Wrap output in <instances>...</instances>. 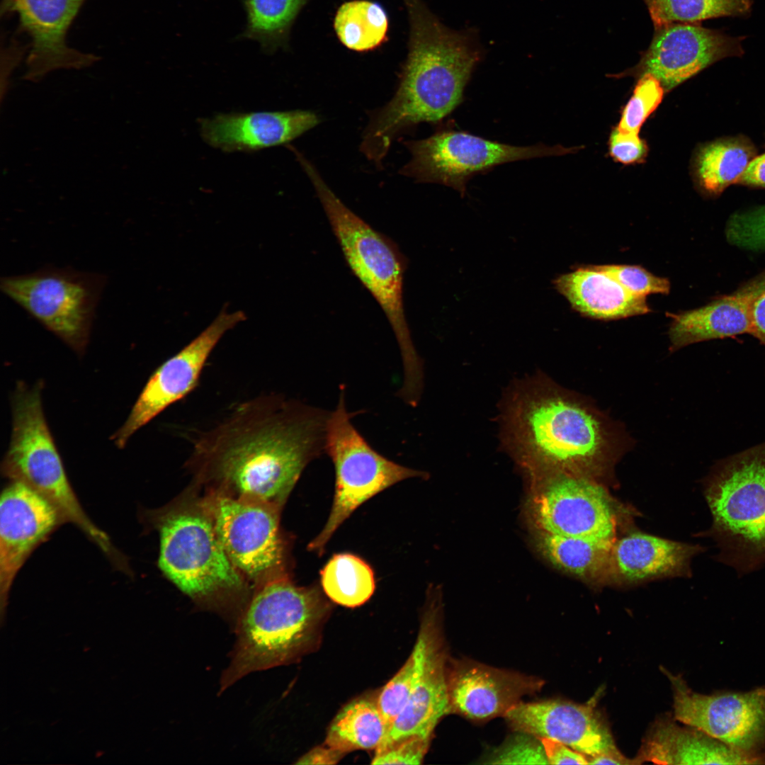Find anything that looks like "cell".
I'll return each mask as SVG.
<instances>
[{
    "mask_svg": "<svg viewBox=\"0 0 765 765\" xmlns=\"http://www.w3.org/2000/svg\"><path fill=\"white\" fill-rule=\"evenodd\" d=\"M329 414L283 397L254 399L198 438L190 465L215 489L280 509L306 465L325 452Z\"/></svg>",
    "mask_w": 765,
    "mask_h": 765,
    "instance_id": "obj_1",
    "label": "cell"
},
{
    "mask_svg": "<svg viewBox=\"0 0 765 765\" xmlns=\"http://www.w3.org/2000/svg\"><path fill=\"white\" fill-rule=\"evenodd\" d=\"M409 14V52L393 98L370 114L360 146L380 166L400 132L436 123L463 101L465 88L482 57L470 34L442 23L421 0H404Z\"/></svg>",
    "mask_w": 765,
    "mask_h": 765,
    "instance_id": "obj_2",
    "label": "cell"
},
{
    "mask_svg": "<svg viewBox=\"0 0 765 765\" xmlns=\"http://www.w3.org/2000/svg\"><path fill=\"white\" fill-rule=\"evenodd\" d=\"M513 391L504 436L515 459L530 473L563 471L596 480L606 466L607 440L594 414L542 379Z\"/></svg>",
    "mask_w": 765,
    "mask_h": 765,
    "instance_id": "obj_3",
    "label": "cell"
},
{
    "mask_svg": "<svg viewBox=\"0 0 765 765\" xmlns=\"http://www.w3.org/2000/svg\"><path fill=\"white\" fill-rule=\"evenodd\" d=\"M329 608L318 589L298 586L285 576L259 585L234 630L219 693L249 674L293 663L311 652Z\"/></svg>",
    "mask_w": 765,
    "mask_h": 765,
    "instance_id": "obj_4",
    "label": "cell"
},
{
    "mask_svg": "<svg viewBox=\"0 0 765 765\" xmlns=\"http://www.w3.org/2000/svg\"><path fill=\"white\" fill-rule=\"evenodd\" d=\"M159 536V567L203 608L225 617L234 630L249 599L245 579L225 552L202 500L147 512Z\"/></svg>",
    "mask_w": 765,
    "mask_h": 765,
    "instance_id": "obj_5",
    "label": "cell"
},
{
    "mask_svg": "<svg viewBox=\"0 0 765 765\" xmlns=\"http://www.w3.org/2000/svg\"><path fill=\"white\" fill-rule=\"evenodd\" d=\"M300 165L312 182L351 271L385 312L396 337L404 368L402 389L422 388L421 358L412 343L404 309L405 261L397 246L347 208L306 158Z\"/></svg>",
    "mask_w": 765,
    "mask_h": 765,
    "instance_id": "obj_6",
    "label": "cell"
},
{
    "mask_svg": "<svg viewBox=\"0 0 765 765\" xmlns=\"http://www.w3.org/2000/svg\"><path fill=\"white\" fill-rule=\"evenodd\" d=\"M704 495L712 516L706 533L718 560L741 575L765 566V444L720 464Z\"/></svg>",
    "mask_w": 765,
    "mask_h": 765,
    "instance_id": "obj_7",
    "label": "cell"
},
{
    "mask_svg": "<svg viewBox=\"0 0 765 765\" xmlns=\"http://www.w3.org/2000/svg\"><path fill=\"white\" fill-rule=\"evenodd\" d=\"M42 382L16 386L12 397V432L1 465L2 475L19 482L42 497L94 543L105 532L89 518L71 484L50 431L42 405Z\"/></svg>",
    "mask_w": 765,
    "mask_h": 765,
    "instance_id": "obj_8",
    "label": "cell"
},
{
    "mask_svg": "<svg viewBox=\"0 0 765 765\" xmlns=\"http://www.w3.org/2000/svg\"><path fill=\"white\" fill-rule=\"evenodd\" d=\"M343 391L327 421L324 449L334 467L335 486L328 519L309 545L319 554L342 523L367 500L406 479L426 477L424 472L396 463L368 443L351 423Z\"/></svg>",
    "mask_w": 765,
    "mask_h": 765,
    "instance_id": "obj_9",
    "label": "cell"
},
{
    "mask_svg": "<svg viewBox=\"0 0 765 765\" xmlns=\"http://www.w3.org/2000/svg\"><path fill=\"white\" fill-rule=\"evenodd\" d=\"M101 273L44 266L2 277L1 292L68 346L81 354L106 283Z\"/></svg>",
    "mask_w": 765,
    "mask_h": 765,
    "instance_id": "obj_10",
    "label": "cell"
},
{
    "mask_svg": "<svg viewBox=\"0 0 765 765\" xmlns=\"http://www.w3.org/2000/svg\"><path fill=\"white\" fill-rule=\"evenodd\" d=\"M530 474L528 511L537 531L615 542L623 509L599 482L563 471Z\"/></svg>",
    "mask_w": 765,
    "mask_h": 765,
    "instance_id": "obj_11",
    "label": "cell"
},
{
    "mask_svg": "<svg viewBox=\"0 0 765 765\" xmlns=\"http://www.w3.org/2000/svg\"><path fill=\"white\" fill-rule=\"evenodd\" d=\"M202 502L225 552L245 580L260 585L284 576L280 509L215 489Z\"/></svg>",
    "mask_w": 765,
    "mask_h": 765,
    "instance_id": "obj_12",
    "label": "cell"
},
{
    "mask_svg": "<svg viewBox=\"0 0 765 765\" xmlns=\"http://www.w3.org/2000/svg\"><path fill=\"white\" fill-rule=\"evenodd\" d=\"M412 158L400 171L416 181L450 187L463 197L475 175L515 161L562 153V148L543 144L513 146L456 130L441 129L420 140L404 142Z\"/></svg>",
    "mask_w": 765,
    "mask_h": 765,
    "instance_id": "obj_13",
    "label": "cell"
},
{
    "mask_svg": "<svg viewBox=\"0 0 765 765\" xmlns=\"http://www.w3.org/2000/svg\"><path fill=\"white\" fill-rule=\"evenodd\" d=\"M667 674L676 720L744 753L765 752L764 686L703 694L690 688L681 676Z\"/></svg>",
    "mask_w": 765,
    "mask_h": 765,
    "instance_id": "obj_14",
    "label": "cell"
},
{
    "mask_svg": "<svg viewBox=\"0 0 765 765\" xmlns=\"http://www.w3.org/2000/svg\"><path fill=\"white\" fill-rule=\"evenodd\" d=\"M242 311L222 310L215 319L181 350L151 375L124 424L112 439L119 448L162 411L188 395L198 385L203 367L220 339L246 319Z\"/></svg>",
    "mask_w": 765,
    "mask_h": 765,
    "instance_id": "obj_15",
    "label": "cell"
},
{
    "mask_svg": "<svg viewBox=\"0 0 765 765\" xmlns=\"http://www.w3.org/2000/svg\"><path fill=\"white\" fill-rule=\"evenodd\" d=\"M742 40V37H732L700 23L656 26L633 74H650L670 90L718 60L741 55Z\"/></svg>",
    "mask_w": 765,
    "mask_h": 765,
    "instance_id": "obj_16",
    "label": "cell"
},
{
    "mask_svg": "<svg viewBox=\"0 0 765 765\" xmlns=\"http://www.w3.org/2000/svg\"><path fill=\"white\" fill-rule=\"evenodd\" d=\"M85 0H4L2 12L17 16L21 30L30 39L23 79L40 82L58 69L89 67L98 57L67 43L71 25Z\"/></svg>",
    "mask_w": 765,
    "mask_h": 765,
    "instance_id": "obj_17",
    "label": "cell"
},
{
    "mask_svg": "<svg viewBox=\"0 0 765 765\" xmlns=\"http://www.w3.org/2000/svg\"><path fill=\"white\" fill-rule=\"evenodd\" d=\"M62 521L42 497L16 481L3 489L0 501V601L6 608L13 582L31 553Z\"/></svg>",
    "mask_w": 765,
    "mask_h": 765,
    "instance_id": "obj_18",
    "label": "cell"
},
{
    "mask_svg": "<svg viewBox=\"0 0 765 765\" xmlns=\"http://www.w3.org/2000/svg\"><path fill=\"white\" fill-rule=\"evenodd\" d=\"M504 717L516 732L557 740L586 756L621 754L608 726L590 704L560 699L521 701Z\"/></svg>",
    "mask_w": 765,
    "mask_h": 765,
    "instance_id": "obj_19",
    "label": "cell"
},
{
    "mask_svg": "<svg viewBox=\"0 0 765 765\" xmlns=\"http://www.w3.org/2000/svg\"><path fill=\"white\" fill-rule=\"evenodd\" d=\"M544 682L534 676L500 669L469 659L448 663L450 714L474 721L503 716Z\"/></svg>",
    "mask_w": 765,
    "mask_h": 765,
    "instance_id": "obj_20",
    "label": "cell"
},
{
    "mask_svg": "<svg viewBox=\"0 0 765 765\" xmlns=\"http://www.w3.org/2000/svg\"><path fill=\"white\" fill-rule=\"evenodd\" d=\"M319 123L310 110L215 114L199 120L203 141L225 152H254L284 144Z\"/></svg>",
    "mask_w": 765,
    "mask_h": 765,
    "instance_id": "obj_21",
    "label": "cell"
},
{
    "mask_svg": "<svg viewBox=\"0 0 765 765\" xmlns=\"http://www.w3.org/2000/svg\"><path fill=\"white\" fill-rule=\"evenodd\" d=\"M703 550L641 532L617 538L611 555V584L630 586L653 579L687 577L692 559Z\"/></svg>",
    "mask_w": 765,
    "mask_h": 765,
    "instance_id": "obj_22",
    "label": "cell"
},
{
    "mask_svg": "<svg viewBox=\"0 0 765 765\" xmlns=\"http://www.w3.org/2000/svg\"><path fill=\"white\" fill-rule=\"evenodd\" d=\"M765 290V271L735 293L711 302L672 315V346L752 334V310L755 299Z\"/></svg>",
    "mask_w": 765,
    "mask_h": 765,
    "instance_id": "obj_23",
    "label": "cell"
},
{
    "mask_svg": "<svg viewBox=\"0 0 765 765\" xmlns=\"http://www.w3.org/2000/svg\"><path fill=\"white\" fill-rule=\"evenodd\" d=\"M669 720L657 722L635 758L638 764H765V753L751 754L691 726Z\"/></svg>",
    "mask_w": 765,
    "mask_h": 765,
    "instance_id": "obj_24",
    "label": "cell"
},
{
    "mask_svg": "<svg viewBox=\"0 0 765 765\" xmlns=\"http://www.w3.org/2000/svg\"><path fill=\"white\" fill-rule=\"evenodd\" d=\"M448 660L441 630L434 641L421 678L379 747L412 736L431 738L441 719L450 714Z\"/></svg>",
    "mask_w": 765,
    "mask_h": 765,
    "instance_id": "obj_25",
    "label": "cell"
},
{
    "mask_svg": "<svg viewBox=\"0 0 765 765\" xmlns=\"http://www.w3.org/2000/svg\"><path fill=\"white\" fill-rule=\"evenodd\" d=\"M553 284L572 307L586 317L608 320L650 311L646 297L630 293L596 266L580 267L562 274Z\"/></svg>",
    "mask_w": 765,
    "mask_h": 765,
    "instance_id": "obj_26",
    "label": "cell"
},
{
    "mask_svg": "<svg viewBox=\"0 0 765 765\" xmlns=\"http://www.w3.org/2000/svg\"><path fill=\"white\" fill-rule=\"evenodd\" d=\"M533 538L535 549L557 570L593 589L611 584L613 543L540 531Z\"/></svg>",
    "mask_w": 765,
    "mask_h": 765,
    "instance_id": "obj_27",
    "label": "cell"
},
{
    "mask_svg": "<svg viewBox=\"0 0 765 765\" xmlns=\"http://www.w3.org/2000/svg\"><path fill=\"white\" fill-rule=\"evenodd\" d=\"M441 606L436 598H431L425 609L413 650L397 674L379 694L377 703L388 730L406 704L421 678L434 641L442 630Z\"/></svg>",
    "mask_w": 765,
    "mask_h": 765,
    "instance_id": "obj_28",
    "label": "cell"
},
{
    "mask_svg": "<svg viewBox=\"0 0 765 765\" xmlns=\"http://www.w3.org/2000/svg\"><path fill=\"white\" fill-rule=\"evenodd\" d=\"M387 731L377 700L360 698L337 713L329 727L324 744L344 754L360 749L375 750Z\"/></svg>",
    "mask_w": 765,
    "mask_h": 765,
    "instance_id": "obj_29",
    "label": "cell"
},
{
    "mask_svg": "<svg viewBox=\"0 0 765 765\" xmlns=\"http://www.w3.org/2000/svg\"><path fill=\"white\" fill-rule=\"evenodd\" d=\"M307 1L244 0L246 24L239 38L258 42L266 54L284 48L291 26Z\"/></svg>",
    "mask_w": 765,
    "mask_h": 765,
    "instance_id": "obj_30",
    "label": "cell"
},
{
    "mask_svg": "<svg viewBox=\"0 0 765 765\" xmlns=\"http://www.w3.org/2000/svg\"><path fill=\"white\" fill-rule=\"evenodd\" d=\"M320 575L325 594L332 601L345 607L355 608L364 604L375 591L373 570L353 554L334 555L324 565Z\"/></svg>",
    "mask_w": 765,
    "mask_h": 765,
    "instance_id": "obj_31",
    "label": "cell"
},
{
    "mask_svg": "<svg viewBox=\"0 0 765 765\" xmlns=\"http://www.w3.org/2000/svg\"><path fill=\"white\" fill-rule=\"evenodd\" d=\"M334 30L341 42L357 52L372 50L385 40L388 17L384 8L377 2L354 0L343 4L334 21Z\"/></svg>",
    "mask_w": 765,
    "mask_h": 765,
    "instance_id": "obj_32",
    "label": "cell"
},
{
    "mask_svg": "<svg viewBox=\"0 0 765 765\" xmlns=\"http://www.w3.org/2000/svg\"><path fill=\"white\" fill-rule=\"evenodd\" d=\"M752 155L749 148L737 141H718L704 147L697 159L701 186L709 193H721L737 182L752 159Z\"/></svg>",
    "mask_w": 765,
    "mask_h": 765,
    "instance_id": "obj_33",
    "label": "cell"
},
{
    "mask_svg": "<svg viewBox=\"0 0 765 765\" xmlns=\"http://www.w3.org/2000/svg\"><path fill=\"white\" fill-rule=\"evenodd\" d=\"M654 26L700 23L719 17H747L752 0H643Z\"/></svg>",
    "mask_w": 765,
    "mask_h": 765,
    "instance_id": "obj_34",
    "label": "cell"
},
{
    "mask_svg": "<svg viewBox=\"0 0 765 765\" xmlns=\"http://www.w3.org/2000/svg\"><path fill=\"white\" fill-rule=\"evenodd\" d=\"M663 88L661 82L653 75H641L631 98L624 108L617 129L623 132L638 133L644 122L662 101Z\"/></svg>",
    "mask_w": 765,
    "mask_h": 765,
    "instance_id": "obj_35",
    "label": "cell"
},
{
    "mask_svg": "<svg viewBox=\"0 0 765 765\" xmlns=\"http://www.w3.org/2000/svg\"><path fill=\"white\" fill-rule=\"evenodd\" d=\"M726 237L732 244L752 250H765V205L731 216Z\"/></svg>",
    "mask_w": 765,
    "mask_h": 765,
    "instance_id": "obj_36",
    "label": "cell"
},
{
    "mask_svg": "<svg viewBox=\"0 0 765 765\" xmlns=\"http://www.w3.org/2000/svg\"><path fill=\"white\" fill-rule=\"evenodd\" d=\"M596 267L611 276L635 295L646 297L650 293L667 294L670 290L668 279L654 276L639 266L603 265Z\"/></svg>",
    "mask_w": 765,
    "mask_h": 765,
    "instance_id": "obj_37",
    "label": "cell"
},
{
    "mask_svg": "<svg viewBox=\"0 0 765 765\" xmlns=\"http://www.w3.org/2000/svg\"><path fill=\"white\" fill-rule=\"evenodd\" d=\"M516 732L492 755L489 764H548L539 738L527 733Z\"/></svg>",
    "mask_w": 765,
    "mask_h": 765,
    "instance_id": "obj_38",
    "label": "cell"
},
{
    "mask_svg": "<svg viewBox=\"0 0 765 765\" xmlns=\"http://www.w3.org/2000/svg\"><path fill=\"white\" fill-rule=\"evenodd\" d=\"M431 738L412 736L378 747L372 764H420Z\"/></svg>",
    "mask_w": 765,
    "mask_h": 765,
    "instance_id": "obj_39",
    "label": "cell"
},
{
    "mask_svg": "<svg viewBox=\"0 0 765 765\" xmlns=\"http://www.w3.org/2000/svg\"><path fill=\"white\" fill-rule=\"evenodd\" d=\"M609 149L611 157L625 164L640 162L647 154V145L636 132H623L618 129L610 137Z\"/></svg>",
    "mask_w": 765,
    "mask_h": 765,
    "instance_id": "obj_40",
    "label": "cell"
},
{
    "mask_svg": "<svg viewBox=\"0 0 765 765\" xmlns=\"http://www.w3.org/2000/svg\"><path fill=\"white\" fill-rule=\"evenodd\" d=\"M550 764H589L587 756L569 746L550 738H539Z\"/></svg>",
    "mask_w": 765,
    "mask_h": 765,
    "instance_id": "obj_41",
    "label": "cell"
},
{
    "mask_svg": "<svg viewBox=\"0 0 765 765\" xmlns=\"http://www.w3.org/2000/svg\"><path fill=\"white\" fill-rule=\"evenodd\" d=\"M344 754L329 747V746L317 747L301 756L296 764H336Z\"/></svg>",
    "mask_w": 765,
    "mask_h": 765,
    "instance_id": "obj_42",
    "label": "cell"
},
{
    "mask_svg": "<svg viewBox=\"0 0 765 765\" xmlns=\"http://www.w3.org/2000/svg\"><path fill=\"white\" fill-rule=\"evenodd\" d=\"M737 183L765 188V153L751 160Z\"/></svg>",
    "mask_w": 765,
    "mask_h": 765,
    "instance_id": "obj_43",
    "label": "cell"
},
{
    "mask_svg": "<svg viewBox=\"0 0 765 765\" xmlns=\"http://www.w3.org/2000/svg\"><path fill=\"white\" fill-rule=\"evenodd\" d=\"M751 334L765 346V290L755 299L752 305Z\"/></svg>",
    "mask_w": 765,
    "mask_h": 765,
    "instance_id": "obj_44",
    "label": "cell"
},
{
    "mask_svg": "<svg viewBox=\"0 0 765 765\" xmlns=\"http://www.w3.org/2000/svg\"><path fill=\"white\" fill-rule=\"evenodd\" d=\"M587 759L589 764H637L636 759L633 760L628 759L622 754L619 755L599 754L587 756Z\"/></svg>",
    "mask_w": 765,
    "mask_h": 765,
    "instance_id": "obj_45",
    "label": "cell"
}]
</instances>
